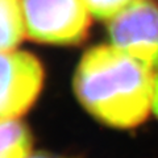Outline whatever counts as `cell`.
<instances>
[{"label":"cell","mask_w":158,"mask_h":158,"mask_svg":"<svg viewBox=\"0 0 158 158\" xmlns=\"http://www.w3.org/2000/svg\"><path fill=\"white\" fill-rule=\"evenodd\" d=\"M25 36L21 0H0V53L15 50Z\"/></svg>","instance_id":"5b68a950"},{"label":"cell","mask_w":158,"mask_h":158,"mask_svg":"<svg viewBox=\"0 0 158 158\" xmlns=\"http://www.w3.org/2000/svg\"><path fill=\"white\" fill-rule=\"evenodd\" d=\"M135 0H83L91 16L110 20Z\"/></svg>","instance_id":"52a82bcc"},{"label":"cell","mask_w":158,"mask_h":158,"mask_svg":"<svg viewBox=\"0 0 158 158\" xmlns=\"http://www.w3.org/2000/svg\"><path fill=\"white\" fill-rule=\"evenodd\" d=\"M112 45L150 70L158 69V7L150 0H135L110 19Z\"/></svg>","instance_id":"277c9868"},{"label":"cell","mask_w":158,"mask_h":158,"mask_svg":"<svg viewBox=\"0 0 158 158\" xmlns=\"http://www.w3.org/2000/svg\"><path fill=\"white\" fill-rule=\"evenodd\" d=\"M21 9L27 37L41 44H78L91 24L83 0H21Z\"/></svg>","instance_id":"7a4b0ae2"},{"label":"cell","mask_w":158,"mask_h":158,"mask_svg":"<svg viewBox=\"0 0 158 158\" xmlns=\"http://www.w3.org/2000/svg\"><path fill=\"white\" fill-rule=\"evenodd\" d=\"M32 146V135L20 118L0 121V158H28Z\"/></svg>","instance_id":"8992f818"},{"label":"cell","mask_w":158,"mask_h":158,"mask_svg":"<svg viewBox=\"0 0 158 158\" xmlns=\"http://www.w3.org/2000/svg\"><path fill=\"white\" fill-rule=\"evenodd\" d=\"M44 67L29 52L0 53V121L17 120L27 113L44 87Z\"/></svg>","instance_id":"3957f363"},{"label":"cell","mask_w":158,"mask_h":158,"mask_svg":"<svg viewBox=\"0 0 158 158\" xmlns=\"http://www.w3.org/2000/svg\"><path fill=\"white\" fill-rule=\"evenodd\" d=\"M152 71L113 45L95 46L79 62L74 91L99 121L128 129L142 124L153 107Z\"/></svg>","instance_id":"6da1fadb"},{"label":"cell","mask_w":158,"mask_h":158,"mask_svg":"<svg viewBox=\"0 0 158 158\" xmlns=\"http://www.w3.org/2000/svg\"><path fill=\"white\" fill-rule=\"evenodd\" d=\"M153 110L158 117V75L154 78V91H153Z\"/></svg>","instance_id":"ba28073f"},{"label":"cell","mask_w":158,"mask_h":158,"mask_svg":"<svg viewBox=\"0 0 158 158\" xmlns=\"http://www.w3.org/2000/svg\"><path fill=\"white\" fill-rule=\"evenodd\" d=\"M28 158H58L53 154H48V153H34V154H31Z\"/></svg>","instance_id":"9c48e42d"}]
</instances>
